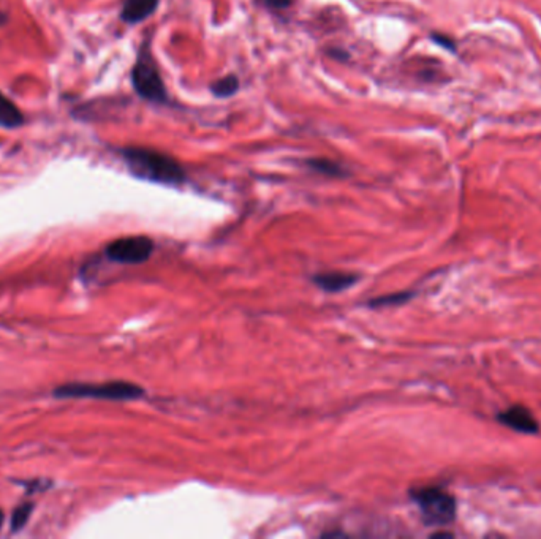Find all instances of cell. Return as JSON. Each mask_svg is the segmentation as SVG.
<instances>
[{"label":"cell","instance_id":"obj_4","mask_svg":"<svg viewBox=\"0 0 541 539\" xmlns=\"http://www.w3.org/2000/svg\"><path fill=\"white\" fill-rule=\"evenodd\" d=\"M132 84L135 87L136 94L147 102L165 103L168 100L165 84L161 81L159 67L147 46H143L135 67L132 70Z\"/></svg>","mask_w":541,"mask_h":539},{"label":"cell","instance_id":"obj_11","mask_svg":"<svg viewBox=\"0 0 541 539\" xmlns=\"http://www.w3.org/2000/svg\"><path fill=\"white\" fill-rule=\"evenodd\" d=\"M307 165L311 166L312 169H315L317 173H321L325 176H334V177H341V176H346V171L337 165V163L331 161V160H326V159H314V160H309Z\"/></svg>","mask_w":541,"mask_h":539},{"label":"cell","instance_id":"obj_14","mask_svg":"<svg viewBox=\"0 0 541 539\" xmlns=\"http://www.w3.org/2000/svg\"><path fill=\"white\" fill-rule=\"evenodd\" d=\"M262 4L272 10H285L293 5V0H262Z\"/></svg>","mask_w":541,"mask_h":539},{"label":"cell","instance_id":"obj_13","mask_svg":"<svg viewBox=\"0 0 541 539\" xmlns=\"http://www.w3.org/2000/svg\"><path fill=\"white\" fill-rule=\"evenodd\" d=\"M32 509H33V505H31V503H24V505H21L15 509V514H13V519H11L13 530L18 531L23 528L27 522H29Z\"/></svg>","mask_w":541,"mask_h":539},{"label":"cell","instance_id":"obj_2","mask_svg":"<svg viewBox=\"0 0 541 539\" xmlns=\"http://www.w3.org/2000/svg\"><path fill=\"white\" fill-rule=\"evenodd\" d=\"M54 394L58 397H75V399H105V400H135L144 394L143 388L129 381L108 383H70L59 386Z\"/></svg>","mask_w":541,"mask_h":539},{"label":"cell","instance_id":"obj_1","mask_svg":"<svg viewBox=\"0 0 541 539\" xmlns=\"http://www.w3.org/2000/svg\"><path fill=\"white\" fill-rule=\"evenodd\" d=\"M121 155L130 171L141 179L165 186H176L186 179L184 169L171 155L147 147H124Z\"/></svg>","mask_w":541,"mask_h":539},{"label":"cell","instance_id":"obj_9","mask_svg":"<svg viewBox=\"0 0 541 539\" xmlns=\"http://www.w3.org/2000/svg\"><path fill=\"white\" fill-rule=\"evenodd\" d=\"M23 112L10 98H6L0 92V125L5 127V129H16V127L23 125Z\"/></svg>","mask_w":541,"mask_h":539},{"label":"cell","instance_id":"obj_16","mask_svg":"<svg viewBox=\"0 0 541 539\" xmlns=\"http://www.w3.org/2000/svg\"><path fill=\"white\" fill-rule=\"evenodd\" d=\"M2 523H4V511L0 509V527H2Z\"/></svg>","mask_w":541,"mask_h":539},{"label":"cell","instance_id":"obj_6","mask_svg":"<svg viewBox=\"0 0 541 539\" xmlns=\"http://www.w3.org/2000/svg\"><path fill=\"white\" fill-rule=\"evenodd\" d=\"M498 421L513 430L523 432V434H537L540 429L532 411L523 405H513L508 410L502 411L498 415Z\"/></svg>","mask_w":541,"mask_h":539},{"label":"cell","instance_id":"obj_12","mask_svg":"<svg viewBox=\"0 0 541 539\" xmlns=\"http://www.w3.org/2000/svg\"><path fill=\"white\" fill-rule=\"evenodd\" d=\"M413 293L410 292H402V293H392L388 296H382V297H375L374 301L369 302L370 307H390V306H399V304H404L410 299Z\"/></svg>","mask_w":541,"mask_h":539},{"label":"cell","instance_id":"obj_10","mask_svg":"<svg viewBox=\"0 0 541 539\" xmlns=\"http://www.w3.org/2000/svg\"><path fill=\"white\" fill-rule=\"evenodd\" d=\"M237 89H239V80L235 75L220 78V80H217L215 82L210 84V90H213V94L215 97H222V98L236 94Z\"/></svg>","mask_w":541,"mask_h":539},{"label":"cell","instance_id":"obj_3","mask_svg":"<svg viewBox=\"0 0 541 539\" xmlns=\"http://www.w3.org/2000/svg\"><path fill=\"white\" fill-rule=\"evenodd\" d=\"M410 495L419 508L424 523L444 527L456 519V500L445 489L419 487L412 491Z\"/></svg>","mask_w":541,"mask_h":539},{"label":"cell","instance_id":"obj_7","mask_svg":"<svg viewBox=\"0 0 541 539\" xmlns=\"http://www.w3.org/2000/svg\"><path fill=\"white\" fill-rule=\"evenodd\" d=\"M159 0H124L121 18L127 24L141 23L156 11Z\"/></svg>","mask_w":541,"mask_h":539},{"label":"cell","instance_id":"obj_8","mask_svg":"<svg viewBox=\"0 0 541 539\" xmlns=\"http://www.w3.org/2000/svg\"><path fill=\"white\" fill-rule=\"evenodd\" d=\"M315 285L328 293H339L358 282V275L350 272H323L314 277Z\"/></svg>","mask_w":541,"mask_h":539},{"label":"cell","instance_id":"obj_15","mask_svg":"<svg viewBox=\"0 0 541 539\" xmlns=\"http://www.w3.org/2000/svg\"><path fill=\"white\" fill-rule=\"evenodd\" d=\"M432 40L435 41V43H439V45H441V46H444V48L451 49V51H454V49H456L454 41H453L451 38L444 37V35H437V33H434V35H432Z\"/></svg>","mask_w":541,"mask_h":539},{"label":"cell","instance_id":"obj_5","mask_svg":"<svg viewBox=\"0 0 541 539\" xmlns=\"http://www.w3.org/2000/svg\"><path fill=\"white\" fill-rule=\"evenodd\" d=\"M156 244L147 236H129L112 240L107 247V257L124 265H139L152 257Z\"/></svg>","mask_w":541,"mask_h":539}]
</instances>
